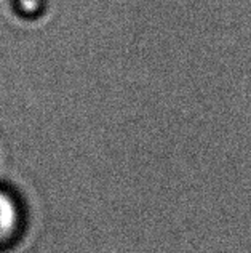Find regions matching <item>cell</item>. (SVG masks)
<instances>
[{"label": "cell", "mask_w": 251, "mask_h": 253, "mask_svg": "<svg viewBox=\"0 0 251 253\" xmlns=\"http://www.w3.org/2000/svg\"><path fill=\"white\" fill-rule=\"evenodd\" d=\"M23 224V210L18 199L0 188V247L10 244L18 236Z\"/></svg>", "instance_id": "obj_1"}]
</instances>
